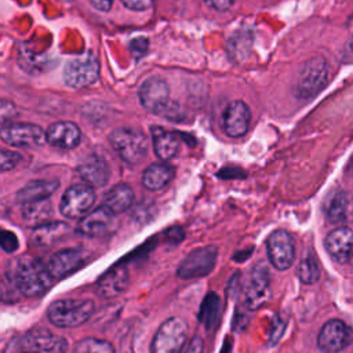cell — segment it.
I'll list each match as a JSON object with an SVG mask.
<instances>
[{"label":"cell","instance_id":"1","mask_svg":"<svg viewBox=\"0 0 353 353\" xmlns=\"http://www.w3.org/2000/svg\"><path fill=\"white\" fill-rule=\"evenodd\" d=\"M12 280L17 290L26 296H36L47 291L54 279L46 263L32 256H21L12 269Z\"/></svg>","mask_w":353,"mask_h":353},{"label":"cell","instance_id":"2","mask_svg":"<svg viewBox=\"0 0 353 353\" xmlns=\"http://www.w3.org/2000/svg\"><path fill=\"white\" fill-rule=\"evenodd\" d=\"M94 313V302L88 299H58L47 309L48 320L62 328L79 327Z\"/></svg>","mask_w":353,"mask_h":353},{"label":"cell","instance_id":"3","mask_svg":"<svg viewBox=\"0 0 353 353\" xmlns=\"http://www.w3.org/2000/svg\"><path fill=\"white\" fill-rule=\"evenodd\" d=\"M109 141L114 152L128 164L139 163L148 152L146 135L134 127H120L110 132Z\"/></svg>","mask_w":353,"mask_h":353},{"label":"cell","instance_id":"4","mask_svg":"<svg viewBox=\"0 0 353 353\" xmlns=\"http://www.w3.org/2000/svg\"><path fill=\"white\" fill-rule=\"evenodd\" d=\"M330 68L323 57L309 59L298 73L294 92L299 99H310L317 95L328 83Z\"/></svg>","mask_w":353,"mask_h":353},{"label":"cell","instance_id":"5","mask_svg":"<svg viewBox=\"0 0 353 353\" xmlns=\"http://www.w3.org/2000/svg\"><path fill=\"white\" fill-rule=\"evenodd\" d=\"M188 339V327L181 317H170L154 334L150 353H181Z\"/></svg>","mask_w":353,"mask_h":353},{"label":"cell","instance_id":"6","mask_svg":"<svg viewBox=\"0 0 353 353\" xmlns=\"http://www.w3.org/2000/svg\"><path fill=\"white\" fill-rule=\"evenodd\" d=\"M139 101L142 106L156 114L171 116L170 87L160 77H149L139 87ZM175 114V113H174ZM176 117V114H175Z\"/></svg>","mask_w":353,"mask_h":353},{"label":"cell","instance_id":"7","mask_svg":"<svg viewBox=\"0 0 353 353\" xmlns=\"http://www.w3.org/2000/svg\"><path fill=\"white\" fill-rule=\"evenodd\" d=\"M18 349L22 353H65L68 341L48 330L34 328L21 336Z\"/></svg>","mask_w":353,"mask_h":353},{"label":"cell","instance_id":"8","mask_svg":"<svg viewBox=\"0 0 353 353\" xmlns=\"http://www.w3.org/2000/svg\"><path fill=\"white\" fill-rule=\"evenodd\" d=\"M99 77V63L92 54L73 58L66 62L63 80L70 88H83L94 84Z\"/></svg>","mask_w":353,"mask_h":353},{"label":"cell","instance_id":"9","mask_svg":"<svg viewBox=\"0 0 353 353\" xmlns=\"http://www.w3.org/2000/svg\"><path fill=\"white\" fill-rule=\"evenodd\" d=\"M95 201V192L87 183H74L69 186L59 204L61 214L70 219H77L84 216Z\"/></svg>","mask_w":353,"mask_h":353},{"label":"cell","instance_id":"10","mask_svg":"<svg viewBox=\"0 0 353 353\" xmlns=\"http://www.w3.org/2000/svg\"><path fill=\"white\" fill-rule=\"evenodd\" d=\"M216 258L218 248L214 245L196 248L190 254H188V256L179 263L176 269V276L183 280L203 277L215 268Z\"/></svg>","mask_w":353,"mask_h":353},{"label":"cell","instance_id":"11","mask_svg":"<svg viewBox=\"0 0 353 353\" xmlns=\"http://www.w3.org/2000/svg\"><path fill=\"white\" fill-rule=\"evenodd\" d=\"M0 138L10 146L33 148L46 142V132L37 124L7 123L0 130Z\"/></svg>","mask_w":353,"mask_h":353},{"label":"cell","instance_id":"12","mask_svg":"<svg viewBox=\"0 0 353 353\" xmlns=\"http://www.w3.org/2000/svg\"><path fill=\"white\" fill-rule=\"evenodd\" d=\"M268 256L272 265L279 270H287L295 261V243L285 230H274L266 241Z\"/></svg>","mask_w":353,"mask_h":353},{"label":"cell","instance_id":"13","mask_svg":"<svg viewBox=\"0 0 353 353\" xmlns=\"http://www.w3.org/2000/svg\"><path fill=\"white\" fill-rule=\"evenodd\" d=\"M352 339L349 327L338 319L327 321L319 332L317 346L324 353H338L343 350Z\"/></svg>","mask_w":353,"mask_h":353},{"label":"cell","instance_id":"14","mask_svg":"<svg viewBox=\"0 0 353 353\" xmlns=\"http://www.w3.org/2000/svg\"><path fill=\"white\" fill-rule=\"evenodd\" d=\"M269 284H270V276H269L268 268L259 262L255 268H252L248 279V284L245 285L244 302L248 309H258L269 299V295H270Z\"/></svg>","mask_w":353,"mask_h":353},{"label":"cell","instance_id":"15","mask_svg":"<svg viewBox=\"0 0 353 353\" xmlns=\"http://www.w3.org/2000/svg\"><path fill=\"white\" fill-rule=\"evenodd\" d=\"M114 225V214L110 212L106 207L101 205L81 216L76 230L87 237H101L110 233Z\"/></svg>","mask_w":353,"mask_h":353},{"label":"cell","instance_id":"16","mask_svg":"<svg viewBox=\"0 0 353 353\" xmlns=\"http://www.w3.org/2000/svg\"><path fill=\"white\" fill-rule=\"evenodd\" d=\"M251 121L250 108L243 101L230 102L222 114V128L232 138L243 137Z\"/></svg>","mask_w":353,"mask_h":353},{"label":"cell","instance_id":"17","mask_svg":"<svg viewBox=\"0 0 353 353\" xmlns=\"http://www.w3.org/2000/svg\"><path fill=\"white\" fill-rule=\"evenodd\" d=\"M85 262V255L80 250L68 248L55 252L46 263L50 274L54 280L63 279L74 270L80 269Z\"/></svg>","mask_w":353,"mask_h":353},{"label":"cell","instance_id":"18","mask_svg":"<svg viewBox=\"0 0 353 353\" xmlns=\"http://www.w3.org/2000/svg\"><path fill=\"white\" fill-rule=\"evenodd\" d=\"M81 131L72 121H57L46 131V142L59 149H73L80 143Z\"/></svg>","mask_w":353,"mask_h":353},{"label":"cell","instance_id":"19","mask_svg":"<svg viewBox=\"0 0 353 353\" xmlns=\"http://www.w3.org/2000/svg\"><path fill=\"white\" fill-rule=\"evenodd\" d=\"M77 174L91 188H101L109 181L110 170L102 157L91 154L77 165Z\"/></svg>","mask_w":353,"mask_h":353},{"label":"cell","instance_id":"20","mask_svg":"<svg viewBox=\"0 0 353 353\" xmlns=\"http://www.w3.org/2000/svg\"><path fill=\"white\" fill-rule=\"evenodd\" d=\"M327 252L339 263H346L352 252V229L349 226H339L330 232L324 240Z\"/></svg>","mask_w":353,"mask_h":353},{"label":"cell","instance_id":"21","mask_svg":"<svg viewBox=\"0 0 353 353\" xmlns=\"http://www.w3.org/2000/svg\"><path fill=\"white\" fill-rule=\"evenodd\" d=\"M152 138L154 153L161 160L172 159L179 150V138L175 132L167 131L161 127H152Z\"/></svg>","mask_w":353,"mask_h":353},{"label":"cell","instance_id":"22","mask_svg":"<svg viewBox=\"0 0 353 353\" xmlns=\"http://www.w3.org/2000/svg\"><path fill=\"white\" fill-rule=\"evenodd\" d=\"M134 201V192L127 183H117L112 186L103 197V207L110 212L120 214L128 210Z\"/></svg>","mask_w":353,"mask_h":353},{"label":"cell","instance_id":"23","mask_svg":"<svg viewBox=\"0 0 353 353\" xmlns=\"http://www.w3.org/2000/svg\"><path fill=\"white\" fill-rule=\"evenodd\" d=\"M128 272L124 268H117L108 272L98 281V291L103 298H113L121 294L128 285Z\"/></svg>","mask_w":353,"mask_h":353},{"label":"cell","instance_id":"24","mask_svg":"<svg viewBox=\"0 0 353 353\" xmlns=\"http://www.w3.org/2000/svg\"><path fill=\"white\" fill-rule=\"evenodd\" d=\"M175 175L172 165L167 163H154L150 164L142 175V183L149 190H159L168 185Z\"/></svg>","mask_w":353,"mask_h":353},{"label":"cell","instance_id":"25","mask_svg":"<svg viewBox=\"0 0 353 353\" xmlns=\"http://www.w3.org/2000/svg\"><path fill=\"white\" fill-rule=\"evenodd\" d=\"M58 188V181H32L18 192V201L29 203L34 200L48 199Z\"/></svg>","mask_w":353,"mask_h":353},{"label":"cell","instance_id":"26","mask_svg":"<svg viewBox=\"0 0 353 353\" xmlns=\"http://www.w3.org/2000/svg\"><path fill=\"white\" fill-rule=\"evenodd\" d=\"M68 230V225L63 222H51L41 223L34 228L32 240L39 245H50L59 240Z\"/></svg>","mask_w":353,"mask_h":353},{"label":"cell","instance_id":"27","mask_svg":"<svg viewBox=\"0 0 353 353\" xmlns=\"http://www.w3.org/2000/svg\"><path fill=\"white\" fill-rule=\"evenodd\" d=\"M22 214H23V219L28 223L39 226L48 221V216L51 214V204L47 199L23 203Z\"/></svg>","mask_w":353,"mask_h":353},{"label":"cell","instance_id":"28","mask_svg":"<svg viewBox=\"0 0 353 353\" xmlns=\"http://www.w3.org/2000/svg\"><path fill=\"white\" fill-rule=\"evenodd\" d=\"M347 196L345 192H336L332 194L327 204V219L334 225H342L347 218Z\"/></svg>","mask_w":353,"mask_h":353},{"label":"cell","instance_id":"29","mask_svg":"<svg viewBox=\"0 0 353 353\" xmlns=\"http://www.w3.org/2000/svg\"><path fill=\"white\" fill-rule=\"evenodd\" d=\"M320 266L312 250H306L298 266V277L305 284H314L320 279Z\"/></svg>","mask_w":353,"mask_h":353},{"label":"cell","instance_id":"30","mask_svg":"<svg viewBox=\"0 0 353 353\" xmlns=\"http://www.w3.org/2000/svg\"><path fill=\"white\" fill-rule=\"evenodd\" d=\"M72 353H114V347L108 341L88 336L79 341Z\"/></svg>","mask_w":353,"mask_h":353},{"label":"cell","instance_id":"31","mask_svg":"<svg viewBox=\"0 0 353 353\" xmlns=\"http://www.w3.org/2000/svg\"><path fill=\"white\" fill-rule=\"evenodd\" d=\"M218 314H219L218 296L215 294H210L203 303V307L200 312V320L205 324L207 328L215 327L218 317H219Z\"/></svg>","mask_w":353,"mask_h":353},{"label":"cell","instance_id":"32","mask_svg":"<svg viewBox=\"0 0 353 353\" xmlns=\"http://www.w3.org/2000/svg\"><path fill=\"white\" fill-rule=\"evenodd\" d=\"M22 156L18 152L0 149V171H10L18 165Z\"/></svg>","mask_w":353,"mask_h":353},{"label":"cell","instance_id":"33","mask_svg":"<svg viewBox=\"0 0 353 353\" xmlns=\"http://www.w3.org/2000/svg\"><path fill=\"white\" fill-rule=\"evenodd\" d=\"M18 114L17 106L7 99H0V125L7 124Z\"/></svg>","mask_w":353,"mask_h":353},{"label":"cell","instance_id":"34","mask_svg":"<svg viewBox=\"0 0 353 353\" xmlns=\"http://www.w3.org/2000/svg\"><path fill=\"white\" fill-rule=\"evenodd\" d=\"M243 34H239V39L237 37H233V40H230V47H232V51L233 54H237V55H241L244 54V46L250 47V43H251V34L250 32H241Z\"/></svg>","mask_w":353,"mask_h":353},{"label":"cell","instance_id":"35","mask_svg":"<svg viewBox=\"0 0 353 353\" xmlns=\"http://www.w3.org/2000/svg\"><path fill=\"white\" fill-rule=\"evenodd\" d=\"M148 50V39L137 37L131 41V51L137 58H141Z\"/></svg>","mask_w":353,"mask_h":353},{"label":"cell","instance_id":"36","mask_svg":"<svg viewBox=\"0 0 353 353\" xmlns=\"http://www.w3.org/2000/svg\"><path fill=\"white\" fill-rule=\"evenodd\" d=\"M121 3L130 10L143 11L152 6L153 0H121Z\"/></svg>","mask_w":353,"mask_h":353},{"label":"cell","instance_id":"37","mask_svg":"<svg viewBox=\"0 0 353 353\" xmlns=\"http://www.w3.org/2000/svg\"><path fill=\"white\" fill-rule=\"evenodd\" d=\"M203 349H204V343H203V339L196 335L192 338V341L189 342L188 345V349L185 353H203Z\"/></svg>","mask_w":353,"mask_h":353},{"label":"cell","instance_id":"38","mask_svg":"<svg viewBox=\"0 0 353 353\" xmlns=\"http://www.w3.org/2000/svg\"><path fill=\"white\" fill-rule=\"evenodd\" d=\"M208 6L215 8L216 11H226L232 7L234 0H205Z\"/></svg>","mask_w":353,"mask_h":353},{"label":"cell","instance_id":"39","mask_svg":"<svg viewBox=\"0 0 353 353\" xmlns=\"http://www.w3.org/2000/svg\"><path fill=\"white\" fill-rule=\"evenodd\" d=\"M91 3V6L102 12H106L110 10L112 4H113V0H88Z\"/></svg>","mask_w":353,"mask_h":353}]
</instances>
